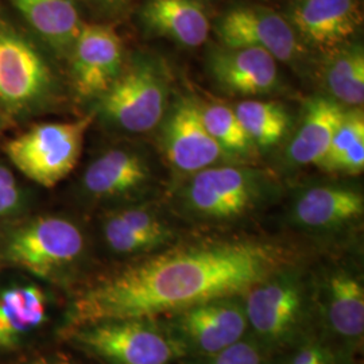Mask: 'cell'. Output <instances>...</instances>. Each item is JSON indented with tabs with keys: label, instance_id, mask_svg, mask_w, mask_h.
Wrapping results in <instances>:
<instances>
[{
	"label": "cell",
	"instance_id": "2",
	"mask_svg": "<svg viewBox=\"0 0 364 364\" xmlns=\"http://www.w3.org/2000/svg\"><path fill=\"white\" fill-rule=\"evenodd\" d=\"M60 95L52 61L41 43L0 18V115L23 122L50 109Z\"/></svg>",
	"mask_w": 364,
	"mask_h": 364
},
{
	"label": "cell",
	"instance_id": "30",
	"mask_svg": "<svg viewBox=\"0 0 364 364\" xmlns=\"http://www.w3.org/2000/svg\"><path fill=\"white\" fill-rule=\"evenodd\" d=\"M99 7L107 11H119L126 7L131 0H93Z\"/></svg>",
	"mask_w": 364,
	"mask_h": 364
},
{
	"label": "cell",
	"instance_id": "24",
	"mask_svg": "<svg viewBox=\"0 0 364 364\" xmlns=\"http://www.w3.org/2000/svg\"><path fill=\"white\" fill-rule=\"evenodd\" d=\"M234 111L252 144L263 147L277 144L289 129V115L278 103L251 99L239 103Z\"/></svg>",
	"mask_w": 364,
	"mask_h": 364
},
{
	"label": "cell",
	"instance_id": "19",
	"mask_svg": "<svg viewBox=\"0 0 364 364\" xmlns=\"http://www.w3.org/2000/svg\"><path fill=\"white\" fill-rule=\"evenodd\" d=\"M39 42L58 57H68L82 26L77 0H9Z\"/></svg>",
	"mask_w": 364,
	"mask_h": 364
},
{
	"label": "cell",
	"instance_id": "20",
	"mask_svg": "<svg viewBox=\"0 0 364 364\" xmlns=\"http://www.w3.org/2000/svg\"><path fill=\"white\" fill-rule=\"evenodd\" d=\"M141 19L150 31L186 48L201 46L210 30L200 0H146Z\"/></svg>",
	"mask_w": 364,
	"mask_h": 364
},
{
	"label": "cell",
	"instance_id": "32",
	"mask_svg": "<svg viewBox=\"0 0 364 364\" xmlns=\"http://www.w3.org/2000/svg\"><path fill=\"white\" fill-rule=\"evenodd\" d=\"M1 123H3V117L0 115V127H1Z\"/></svg>",
	"mask_w": 364,
	"mask_h": 364
},
{
	"label": "cell",
	"instance_id": "4",
	"mask_svg": "<svg viewBox=\"0 0 364 364\" xmlns=\"http://www.w3.org/2000/svg\"><path fill=\"white\" fill-rule=\"evenodd\" d=\"M248 329L267 352L287 348L305 338L312 293L299 274L282 269L243 296Z\"/></svg>",
	"mask_w": 364,
	"mask_h": 364
},
{
	"label": "cell",
	"instance_id": "7",
	"mask_svg": "<svg viewBox=\"0 0 364 364\" xmlns=\"http://www.w3.org/2000/svg\"><path fill=\"white\" fill-rule=\"evenodd\" d=\"M84 250V234L76 223L61 216H39L9 234L1 257L41 279H54L75 266Z\"/></svg>",
	"mask_w": 364,
	"mask_h": 364
},
{
	"label": "cell",
	"instance_id": "25",
	"mask_svg": "<svg viewBox=\"0 0 364 364\" xmlns=\"http://www.w3.org/2000/svg\"><path fill=\"white\" fill-rule=\"evenodd\" d=\"M201 117L210 136L228 156L247 153L252 146L232 108L223 105L201 107Z\"/></svg>",
	"mask_w": 364,
	"mask_h": 364
},
{
	"label": "cell",
	"instance_id": "9",
	"mask_svg": "<svg viewBox=\"0 0 364 364\" xmlns=\"http://www.w3.org/2000/svg\"><path fill=\"white\" fill-rule=\"evenodd\" d=\"M170 329L181 341L186 358H207L247 335L243 296L210 299L168 316Z\"/></svg>",
	"mask_w": 364,
	"mask_h": 364
},
{
	"label": "cell",
	"instance_id": "18",
	"mask_svg": "<svg viewBox=\"0 0 364 364\" xmlns=\"http://www.w3.org/2000/svg\"><path fill=\"white\" fill-rule=\"evenodd\" d=\"M102 231L107 246L120 255L150 252L169 243L173 232L156 210L144 205H131L109 212Z\"/></svg>",
	"mask_w": 364,
	"mask_h": 364
},
{
	"label": "cell",
	"instance_id": "13",
	"mask_svg": "<svg viewBox=\"0 0 364 364\" xmlns=\"http://www.w3.org/2000/svg\"><path fill=\"white\" fill-rule=\"evenodd\" d=\"M287 21L299 41L335 50L359 30L362 13L358 0H299Z\"/></svg>",
	"mask_w": 364,
	"mask_h": 364
},
{
	"label": "cell",
	"instance_id": "8",
	"mask_svg": "<svg viewBox=\"0 0 364 364\" xmlns=\"http://www.w3.org/2000/svg\"><path fill=\"white\" fill-rule=\"evenodd\" d=\"M181 195L182 207L192 218L204 221H230L255 208L263 196V183L252 170L210 166L200 170Z\"/></svg>",
	"mask_w": 364,
	"mask_h": 364
},
{
	"label": "cell",
	"instance_id": "29",
	"mask_svg": "<svg viewBox=\"0 0 364 364\" xmlns=\"http://www.w3.org/2000/svg\"><path fill=\"white\" fill-rule=\"evenodd\" d=\"M26 197L13 170L0 161V220L18 215L25 207Z\"/></svg>",
	"mask_w": 364,
	"mask_h": 364
},
{
	"label": "cell",
	"instance_id": "17",
	"mask_svg": "<svg viewBox=\"0 0 364 364\" xmlns=\"http://www.w3.org/2000/svg\"><path fill=\"white\" fill-rule=\"evenodd\" d=\"M150 180V166L135 150L117 147L96 156L82 174V189L99 200L130 196Z\"/></svg>",
	"mask_w": 364,
	"mask_h": 364
},
{
	"label": "cell",
	"instance_id": "28",
	"mask_svg": "<svg viewBox=\"0 0 364 364\" xmlns=\"http://www.w3.org/2000/svg\"><path fill=\"white\" fill-rule=\"evenodd\" d=\"M294 346L279 364H341L338 351L323 340L304 338Z\"/></svg>",
	"mask_w": 364,
	"mask_h": 364
},
{
	"label": "cell",
	"instance_id": "22",
	"mask_svg": "<svg viewBox=\"0 0 364 364\" xmlns=\"http://www.w3.org/2000/svg\"><path fill=\"white\" fill-rule=\"evenodd\" d=\"M48 318V299L37 285L0 291V348L16 347Z\"/></svg>",
	"mask_w": 364,
	"mask_h": 364
},
{
	"label": "cell",
	"instance_id": "23",
	"mask_svg": "<svg viewBox=\"0 0 364 364\" xmlns=\"http://www.w3.org/2000/svg\"><path fill=\"white\" fill-rule=\"evenodd\" d=\"M326 88L335 102L350 107L363 105L364 53L360 45L335 49L324 73Z\"/></svg>",
	"mask_w": 364,
	"mask_h": 364
},
{
	"label": "cell",
	"instance_id": "26",
	"mask_svg": "<svg viewBox=\"0 0 364 364\" xmlns=\"http://www.w3.org/2000/svg\"><path fill=\"white\" fill-rule=\"evenodd\" d=\"M360 141H364V115L359 107H355L344 112L326 156L318 166L331 173L338 158Z\"/></svg>",
	"mask_w": 364,
	"mask_h": 364
},
{
	"label": "cell",
	"instance_id": "10",
	"mask_svg": "<svg viewBox=\"0 0 364 364\" xmlns=\"http://www.w3.org/2000/svg\"><path fill=\"white\" fill-rule=\"evenodd\" d=\"M216 34L224 48H255L277 61L291 63L302 43L287 18L262 6H237L221 16Z\"/></svg>",
	"mask_w": 364,
	"mask_h": 364
},
{
	"label": "cell",
	"instance_id": "14",
	"mask_svg": "<svg viewBox=\"0 0 364 364\" xmlns=\"http://www.w3.org/2000/svg\"><path fill=\"white\" fill-rule=\"evenodd\" d=\"M316 297L328 332L348 348L362 346L364 287L359 277L346 270L332 272L321 281Z\"/></svg>",
	"mask_w": 364,
	"mask_h": 364
},
{
	"label": "cell",
	"instance_id": "12",
	"mask_svg": "<svg viewBox=\"0 0 364 364\" xmlns=\"http://www.w3.org/2000/svg\"><path fill=\"white\" fill-rule=\"evenodd\" d=\"M162 132L165 156L173 168L195 174L215 166L228 154L210 136L201 117V107L182 99L170 111Z\"/></svg>",
	"mask_w": 364,
	"mask_h": 364
},
{
	"label": "cell",
	"instance_id": "16",
	"mask_svg": "<svg viewBox=\"0 0 364 364\" xmlns=\"http://www.w3.org/2000/svg\"><path fill=\"white\" fill-rule=\"evenodd\" d=\"M364 197L340 185H316L302 191L291 205V219L306 230L336 231L363 216Z\"/></svg>",
	"mask_w": 364,
	"mask_h": 364
},
{
	"label": "cell",
	"instance_id": "21",
	"mask_svg": "<svg viewBox=\"0 0 364 364\" xmlns=\"http://www.w3.org/2000/svg\"><path fill=\"white\" fill-rule=\"evenodd\" d=\"M346 109L338 102L316 97L308 103L306 114L294 139L289 144V158L299 165H320L338 131Z\"/></svg>",
	"mask_w": 364,
	"mask_h": 364
},
{
	"label": "cell",
	"instance_id": "27",
	"mask_svg": "<svg viewBox=\"0 0 364 364\" xmlns=\"http://www.w3.org/2000/svg\"><path fill=\"white\" fill-rule=\"evenodd\" d=\"M186 364H269V352L251 335L207 358H192Z\"/></svg>",
	"mask_w": 364,
	"mask_h": 364
},
{
	"label": "cell",
	"instance_id": "5",
	"mask_svg": "<svg viewBox=\"0 0 364 364\" xmlns=\"http://www.w3.org/2000/svg\"><path fill=\"white\" fill-rule=\"evenodd\" d=\"M95 114L72 122L41 123L9 141L4 151L30 181L54 188L73 171Z\"/></svg>",
	"mask_w": 364,
	"mask_h": 364
},
{
	"label": "cell",
	"instance_id": "3",
	"mask_svg": "<svg viewBox=\"0 0 364 364\" xmlns=\"http://www.w3.org/2000/svg\"><path fill=\"white\" fill-rule=\"evenodd\" d=\"M63 333L81 351L105 364H171L186 358L169 324L156 317L103 320Z\"/></svg>",
	"mask_w": 364,
	"mask_h": 364
},
{
	"label": "cell",
	"instance_id": "1",
	"mask_svg": "<svg viewBox=\"0 0 364 364\" xmlns=\"http://www.w3.org/2000/svg\"><path fill=\"white\" fill-rule=\"evenodd\" d=\"M287 263L285 248L255 239L169 248L84 289L70 304L63 331L114 318L168 317L210 299L245 296Z\"/></svg>",
	"mask_w": 364,
	"mask_h": 364
},
{
	"label": "cell",
	"instance_id": "31",
	"mask_svg": "<svg viewBox=\"0 0 364 364\" xmlns=\"http://www.w3.org/2000/svg\"><path fill=\"white\" fill-rule=\"evenodd\" d=\"M26 364H75L72 360H69L65 356H41L34 360H30Z\"/></svg>",
	"mask_w": 364,
	"mask_h": 364
},
{
	"label": "cell",
	"instance_id": "11",
	"mask_svg": "<svg viewBox=\"0 0 364 364\" xmlns=\"http://www.w3.org/2000/svg\"><path fill=\"white\" fill-rule=\"evenodd\" d=\"M68 58L76 95L97 100L124 66L123 42L112 27L82 23Z\"/></svg>",
	"mask_w": 364,
	"mask_h": 364
},
{
	"label": "cell",
	"instance_id": "15",
	"mask_svg": "<svg viewBox=\"0 0 364 364\" xmlns=\"http://www.w3.org/2000/svg\"><path fill=\"white\" fill-rule=\"evenodd\" d=\"M209 72L221 90L237 96H259L278 85L272 54L255 48H221L209 57Z\"/></svg>",
	"mask_w": 364,
	"mask_h": 364
},
{
	"label": "cell",
	"instance_id": "6",
	"mask_svg": "<svg viewBox=\"0 0 364 364\" xmlns=\"http://www.w3.org/2000/svg\"><path fill=\"white\" fill-rule=\"evenodd\" d=\"M168 95L164 69L154 60L141 57L123 66L114 84L97 99L93 114L114 129L142 134L164 119Z\"/></svg>",
	"mask_w": 364,
	"mask_h": 364
}]
</instances>
